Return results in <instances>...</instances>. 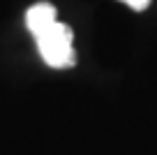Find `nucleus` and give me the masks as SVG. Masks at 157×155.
<instances>
[{"label":"nucleus","instance_id":"nucleus-1","mask_svg":"<svg viewBox=\"0 0 157 155\" xmlns=\"http://www.w3.org/2000/svg\"><path fill=\"white\" fill-rule=\"evenodd\" d=\"M37 39L39 56L44 58V63L53 70H67L76 63V54H74V33L67 23H60L58 19L51 26H46L42 33L35 35Z\"/></svg>","mask_w":157,"mask_h":155},{"label":"nucleus","instance_id":"nucleus-3","mask_svg":"<svg viewBox=\"0 0 157 155\" xmlns=\"http://www.w3.org/2000/svg\"><path fill=\"white\" fill-rule=\"evenodd\" d=\"M120 2H125L127 7H132V10H136V12H143L150 5V0H120Z\"/></svg>","mask_w":157,"mask_h":155},{"label":"nucleus","instance_id":"nucleus-2","mask_svg":"<svg viewBox=\"0 0 157 155\" xmlns=\"http://www.w3.org/2000/svg\"><path fill=\"white\" fill-rule=\"evenodd\" d=\"M56 19H58V16H56L53 5H49V2H37V5H33L28 10V14H25V26H28V30L33 35H37V33H42L46 26H51Z\"/></svg>","mask_w":157,"mask_h":155}]
</instances>
